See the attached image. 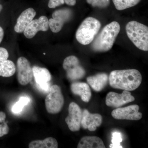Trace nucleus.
<instances>
[{
	"label": "nucleus",
	"mask_w": 148,
	"mask_h": 148,
	"mask_svg": "<svg viewBox=\"0 0 148 148\" xmlns=\"http://www.w3.org/2000/svg\"><path fill=\"white\" fill-rule=\"evenodd\" d=\"M109 79L110 85L113 88L132 91L141 84L142 76L136 69L116 70L111 72Z\"/></svg>",
	"instance_id": "f257e3e1"
},
{
	"label": "nucleus",
	"mask_w": 148,
	"mask_h": 148,
	"mask_svg": "<svg viewBox=\"0 0 148 148\" xmlns=\"http://www.w3.org/2000/svg\"><path fill=\"white\" fill-rule=\"evenodd\" d=\"M119 24L113 21L105 26L93 41L91 47L97 52H107L110 50L120 32Z\"/></svg>",
	"instance_id": "f03ea898"
},
{
	"label": "nucleus",
	"mask_w": 148,
	"mask_h": 148,
	"mask_svg": "<svg viewBox=\"0 0 148 148\" xmlns=\"http://www.w3.org/2000/svg\"><path fill=\"white\" fill-rule=\"evenodd\" d=\"M126 34L134 45L140 50H148V28L138 21H130L126 25Z\"/></svg>",
	"instance_id": "7ed1b4c3"
},
{
	"label": "nucleus",
	"mask_w": 148,
	"mask_h": 148,
	"mask_svg": "<svg viewBox=\"0 0 148 148\" xmlns=\"http://www.w3.org/2000/svg\"><path fill=\"white\" fill-rule=\"evenodd\" d=\"M101 27V22L94 17H88L84 20L76 33V38L83 45H87L93 41Z\"/></svg>",
	"instance_id": "20e7f679"
},
{
	"label": "nucleus",
	"mask_w": 148,
	"mask_h": 148,
	"mask_svg": "<svg viewBox=\"0 0 148 148\" xmlns=\"http://www.w3.org/2000/svg\"><path fill=\"white\" fill-rule=\"evenodd\" d=\"M64 103V97L61 88L53 85L50 88L45 100L46 109L49 113L56 114L61 112Z\"/></svg>",
	"instance_id": "39448f33"
},
{
	"label": "nucleus",
	"mask_w": 148,
	"mask_h": 148,
	"mask_svg": "<svg viewBox=\"0 0 148 148\" xmlns=\"http://www.w3.org/2000/svg\"><path fill=\"white\" fill-rule=\"evenodd\" d=\"M63 66L66 72L67 77L70 80L81 79L85 75L84 69L80 64L78 58L74 56L66 57L64 59Z\"/></svg>",
	"instance_id": "423d86ee"
},
{
	"label": "nucleus",
	"mask_w": 148,
	"mask_h": 148,
	"mask_svg": "<svg viewBox=\"0 0 148 148\" xmlns=\"http://www.w3.org/2000/svg\"><path fill=\"white\" fill-rule=\"evenodd\" d=\"M72 14V11L70 9H61L55 11L52 14V18L48 21L51 32L54 33L60 32L64 24L71 18Z\"/></svg>",
	"instance_id": "0eeeda50"
},
{
	"label": "nucleus",
	"mask_w": 148,
	"mask_h": 148,
	"mask_svg": "<svg viewBox=\"0 0 148 148\" xmlns=\"http://www.w3.org/2000/svg\"><path fill=\"white\" fill-rule=\"evenodd\" d=\"M17 79L22 86L29 83L34 77L33 69L30 62L25 57H19L17 61Z\"/></svg>",
	"instance_id": "6e6552de"
},
{
	"label": "nucleus",
	"mask_w": 148,
	"mask_h": 148,
	"mask_svg": "<svg viewBox=\"0 0 148 148\" xmlns=\"http://www.w3.org/2000/svg\"><path fill=\"white\" fill-rule=\"evenodd\" d=\"M139 110L140 107L138 105H131L114 110L112 115L116 119L138 121L143 117V114L139 112Z\"/></svg>",
	"instance_id": "1a4fd4ad"
},
{
	"label": "nucleus",
	"mask_w": 148,
	"mask_h": 148,
	"mask_svg": "<svg viewBox=\"0 0 148 148\" xmlns=\"http://www.w3.org/2000/svg\"><path fill=\"white\" fill-rule=\"evenodd\" d=\"M82 111L76 103L72 102L69 108V115L65 119V121L69 129L73 132L79 131L82 118Z\"/></svg>",
	"instance_id": "9d476101"
},
{
	"label": "nucleus",
	"mask_w": 148,
	"mask_h": 148,
	"mask_svg": "<svg viewBox=\"0 0 148 148\" xmlns=\"http://www.w3.org/2000/svg\"><path fill=\"white\" fill-rule=\"evenodd\" d=\"M135 100L134 96L131 95L129 91L124 90L121 94L109 92L106 96V105L108 107L118 108Z\"/></svg>",
	"instance_id": "9b49d317"
},
{
	"label": "nucleus",
	"mask_w": 148,
	"mask_h": 148,
	"mask_svg": "<svg viewBox=\"0 0 148 148\" xmlns=\"http://www.w3.org/2000/svg\"><path fill=\"white\" fill-rule=\"evenodd\" d=\"M48 21L47 17L45 16H41L38 19L32 20L23 32L24 36L27 38L31 39L40 31L47 32L49 28Z\"/></svg>",
	"instance_id": "f8f14e48"
},
{
	"label": "nucleus",
	"mask_w": 148,
	"mask_h": 148,
	"mask_svg": "<svg viewBox=\"0 0 148 148\" xmlns=\"http://www.w3.org/2000/svg\"><path fill=\"white\" fill-rule=\"evenodd\" d=\"M8 51L3 47H0V76L8 77L15 73L16 67L15 64L8 60Z\"/></svg>",
	"instance_id": "ddd939ff"
},
{
	"label": "nucleus",
	"mask_w": 148,
	"mask_h": 148,
	"mask_svg": "<svg viewBox=\"0 0 148 148\" xmlns=\"http://www.w3.org/2000/svg\"><path fill=\"white\" fill-rule=\"evenodd\" d=\"M103 121L102 116L98 114H91L86 109L82 111L81 123L83 128L89 131H94L101 126Z\"/></svg>",
	"instance_id": "4468645a"
},
{
	"label": "nucleus",
	"mask_w": 148,
	"mask_h": 148,
	"mask_svg": "<svg viewBox=\"0 0 148 148\" xmlns=\"http://www.w3.org/2000/svg\"><path fill=\"white\" fill-rule=\"evenodd\" d=\"M36 14L35 10L30 8L25 10L18 16L14 27L15 32L17 33L24 32L27 26L33 20Z\"/></svg>",
	"instance_id": "2eb2a0df"
},
{
	"label": "nucleus",
	"mask_w": 148,
	"mask_h": 148,
	"mask_svg": "<svg viewBox=\"0 0 148 148\" xmlns=\"http://www.w3.org/2000/svg\"><path fill=\"white\" fill-rule=\"evenodd\" d=\"M71 90L75 95L80 96L84 102L88 103L91 97L90 87L87 84L84 82H74L71 85Z\"/></svg>",
	"instance_id": "dca6fc26"
},
{
	"label": "nucleus",
	"mask_w": 148,
	"mask_h": 148,
	"mask_svg": "<svg viewBox=\"0 0 148 148\" xmlns=\"http://www.w3.org/2000/svg\"><path fill=\"white\" fill-rule=\"evenodd\" d=\"M108 79L107 74L102 73L88 77L87 78V81L93 90L99 92L103 90L106 86Z\"/></svg>",
	"instance_id": "f3484780"
},
{
	"label": "nucleus",
	"mask_w": 148,
	"mask_h": 148,
	"mask_svg": "<svg viewBox=\"0 0 148 148\" xmlns=\"http://www.w3.org/2000/svg\"><path fill=\"white\" fill-rule=\"evenodd\" d=\"M78 148H105L103 140L96 136H85L80 140Z\"/></svg>",
	"instance_id": "a211bd4d"
},
{
	"label": "nucleus",
	"mask_w": 148,
	"mask_h": 148,
	"mask_svg": "<svg viewBox=\"0 0 148 148\" xmlns=\"http://www.w3.org/2000/svg\"><path fill=\"white\" fill-rule=\"evenodd\" d=\"M32 69L34 77L37 84H44L50 81L51 75L48 69L37 66H34Z\"/></svg>",
	"instance_id": "6ab92c4d"
},
{
	"label": "nucleus",
	"mask_w": 148,
	"mask_h": 148,
	"mask_svg": "<svg viewBox=\"0 0 148 148\" xmlns=\"http://www.w3.org/2000/svg\"><path fill=\"white\" fill-rule=\"evenodd\" d=\"M29 148H57V140L52 137H49L43 140H37L32 141L29 144Z\"/></svg>",
	"instance_id": "aec40b11"
},
{
	"label": "nucleus",
	"mask_w": 148,
	"mask_h": 148,
	"mask_svg": "<svg viewBox=\"0 0 148 148\" xmlns=\"http://www.w3.org/2000/svg\"><path fill=\"white\" fill-rule=\"evenodd\" d=\"M116 8L118 10H123L135 6L141 0H112Z\"/></svg>",
	"instance_id": "412c9836"
},
{
	"label": "nucleus",
	"mask_w": 148,
	"mask_h": 148,
	"mask_svg": "<svg viewBox=\"0 0 148 148\" xmlns=\"http://www.w3.org/2000/svg\"><path fill=\"white\" fill-rule=\"evenodd\" d=\"M30 102V98L28 97L22 96L19 98V101L16 102L12 109L14 113L18 114L21 112L24 107L28 105Z\"/></svg>",
	"instance_id": "4be33fe9"
},
{
	"label": "nucleus",
	"mask_w": 148,
	"mask_h": 148,
	"mask_svg": "<svg viewBox=\"0 0 148 148\" xmlns=\"http://www.w3.org/2000/svg\"><path fill=\"white\" fill-rule=\"evenodd\" d=\"M88 3L93 7L99 8H106L108 6L110 3V0H86Z\"/></svg>",
	"instance_id": "5701e85b"
},
{
	"label": "nucleus",
	"mask_w": 148,
	"mask_h": 148,
	"mask_svg": "<svg viewBox=\"0 0 148 148\" xmlns=\"http://www.w3.org/2000/svg\"><path fill=\"white\" fill-rule=\"evenodd\" d=\"M122 141L121 134L118 132H114L112 137V144L110 145V148H122L120 143Z\"/></svg>",
	"instance_id": "b1692460"
},
{
	"label": "nucleus",
	"mask_w": 148,
	"mask_h": 148,
	"mask_svg": "<svg viewBox=\"0 0 148 148\" xmlns=\"http://www.w3.org/2000/svg\"><path fill=\"white\" fill-rule=\"evenodd\" d=\"M9 131V127L5 121L0 123V138L8 134Z\"/></svg>",
	"instance_id": "393cba45"
},
{
	"label": "nucleus",
	"mask_w": 148,
	"mask_h": 148,
	"mask_svg": "<svg viewBox=\"0 0 148 148\" xmlns=\"http://www.w3.org/2000/svg\"><path fill=\"white\" fill-rule=\"evenodd\" d=\"M64 3V0H49L48 6L49 8H54L56 7L62 5Z\"/></svg>",
	"instance_id": "a878e982"
},
{
	"label": "nucleus",
	"mask_w": 148,
	"mask_h": 148,
	"mask_svg": "<svg viewBox=\"0 0 148 148\" xmlns=\"http://www.w3.org/2000/svg\"><path fill=\"white\" fill-rule=\"evenodd\" d=\"M38 87H39L41 90L44 91H48V92L49 91L50 88L49 82L44 84L38 85Z\"/></svg>",
	"instance_id": "bb28decb"
},
{
	"label": "nucleus",
	"mask_w": 148,
	"mask_h": 148,
	"mask_svg": "<svg viewBox=\"0 0 148 148\" xmlns=\"http://www.w3.org/2000/svg\"><path fill=\"white\" fill-rule=\"evenodd\" d=\"M64 3L69 6H74L76 3V0H64Z\"/></svg>",
	"instance_id": "cd10ccee"
},
{
	"label": "nucleus",
	"mask_w": 148,
	"mask_h": 148,
	"mask_svg": "<svg viewBox=\"0 0 148 148\" xmlns=\"http://www.w3.org/2000/svg\"><path fill=\"white\" fill-rule=\"evenodd\" d=\"M6 117V116L5 114L3 112L1 111L0 112V123L5 121Z\"/></svg>",
	"instance_id": "c85d7f7f"
},
{
	"label": "nucleus",
	"mask_w": 148,
	"mask_h": 148,
	"mask_svg": "<svg viewBox=\"0 0 148 148\" xmlns=\"http://www.w3.org/2000/svg\"><path fill=\"white\" fill-rule=\"evenodd\" d=\"M4 36V31L3 28L0 27V44Z\"/></svg>",
	"instance_id": "c756f323"
},
{
	"label": "nucleus",
	"mask_w": 148,
	"mask_h": 148,
	"mask_svg": "<svg viewBox=\"0 0 148 148\" xmlns=\"http://www.w3.org/2000/svg\"><path fill=\"white\" fill-rule=\"evenodd\" d=\"M2 5H1V4H0V12H1V11L2 10Z\"/></svg>",
	"instance_id": "7c9ffc66"
}]
</instances>
